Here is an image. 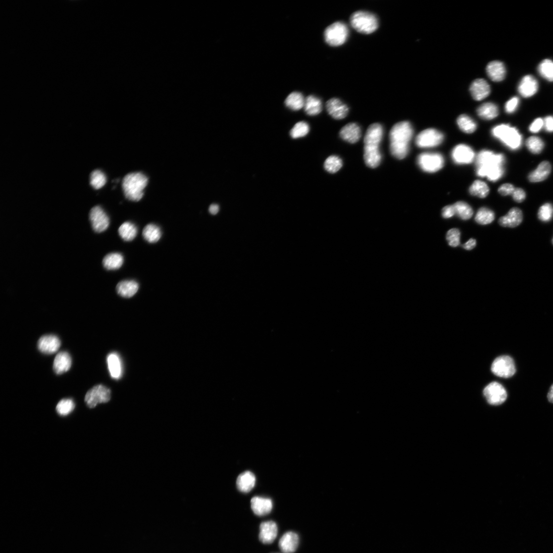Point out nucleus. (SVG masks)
<instances>
[{"label":"nucleus","instance_id":"f257e3e1","mask_svg":"<svg viewBox=\"0 0 553 553\" xmlns=\"http://www.w3.org/2000/svg\"><path fill=\"white\" fill-rule=\"evenodd\" d=\"M504 156L495 154L489 150L481 151L476 158V171L481 178L486 177L490 181L497 182L504 172Z\"/></svg>","mask_w":553,"mask_h":553},{"label":"nucleus","instance_id":"f03ea898","mask_svg":"<svg viewBox=\"0 0 553 553\" xmlns=\"http://www.w3.org/2000/svg\"><path fill=\"white\" fill-rule=\"evenodd\" d=\"M382 126L378 123L371 124L365 136L364 158L367 165L375 168L380 165L382 155L380 145L383 136Z\"/></svg>","mask_w":553,"mask_h":553},{"label":"nucleus","instance_id":"7ed1b4c3","mask_svg":"<svg viewBox=\"0 0 553 553\" xmlns=\"http://www.w3.org/2000/svg\"><path fill=\"white\" fill-rule=\"evenodd\" d=\"M413 134V127L409 122H399L393 126L390 134V150L393 157L398 159L406 157Z\"/></svg>","mask_w":553,"mask_h":553},{"label":"nucleus","instance_id":"20e7f679","mask_svg":"<svg viewBox=\"0 0 553 553\" xmlns=\"http://www.w3.org/2000/svg\"><path fill=\"white\" fill-rule=\"evenodd\" d=\"M148 182L147 176L142 173L134 172L126 175L122 183L126 198L131 201H139L144 196Z\"/></svg>","mask_w":553,"mask_h":553},{"label":"nucleus","instance_id":"39448f33","mask_svg":"<svg viewBox=\"0 0 553 553\" xmlns=\"http://www.w3.org/2000/svg\"><path fill=\"white\" fill-rule=\"evenodd\" d=\"M350 24L358 32L364 34L374 32L379 27L378 18L369 11L359 10L352 14Z\"/></svg>","mask_w":553,"mask_h":553},{"label":"nucleus","instance_id":"423d86ee","mask_svg":"<svg viewBox=\"0 0 553 553\" xmlns=\"http://www.w3.org/2000/svg\"><path fill=\"white\" fill-rule=\"evenodd\" d=\"M492 134L512 150H516L521 146V134L515 128L511 127L509 125L501 124L496 126L492 129Z\"/></svg>","mask_w":553,"mask_h":553},{"label":"nucleus","instance_id":"0eeeda50","mask_svg":"<svg viewBox=\"0 0 553 553\" xmlns=\"http://www.w3.org/2000/svg\"><path fill=\"white\" fill-rule=\"evenodd\" d=\"M324 36L325 42L329 45L335 47L341 46L347 41L349 29L344 23L336 22L326 28Z\"/></svg>","mask_w":553,"mask_h":553},{"label":"nucleus","instance_id":"6e6552de","mask_svg":"<svg viewBox=\"0 0 553 553\" xmlns=\"http://www.w3.org/2000/svg\"><path fill=\"white\" fill-rule=\"evenodd\" d=\"M418 163L423 171L434 173L443 167L444 158L439 153H423L419 156Z\"/></svg>","mask_w":553,"mask_h":553},{"label":"nucleus","instance_id":"1a4fd4ad","mask_svg":"<svg viewBox=\"0 0 553 553\" xmlns=\"http://www.w3.org/2000/svg\"><path fill=\"white\" fill-rule=\"evenodd\" d=\"M492 372L499 377L509 378L516 372L515 364L513 359L508 356H502L497 358L492 364Z\"/></svg>","mask_w":553,"mask_h":553},{"label":"nucleus","instance_id":"9d476101","mask_svg":"<svg viewBox=\"0 0 553 553\" xmlns=\"http://www.w3.org/2000/svg\"><path fill=\"white\" fill-rule=\"evenodd\" d=\"M111 391L107 387L98 385L90 390L85 396V401L91 408H95L98 404L107 403L110 401Z\"/></svg>","mask_w":553,"mask_h":553},{"label":"nucleus","instance_id":"9b49d317","mask_svg":"<svg viewBox=\"0 0 553 553\" xmlns=\"http://www.w3.org/2000/svg\"><path fill=\"white\" fill-rule=\"evenodd\" d=\"M444 134L435 129H428L421 132L417 136L416 143L420 148H432L441 145L443 142Z\"/></svg>","mask_w":553,"mask_h":553},{"label":"nucleus","instance_id":"f8f14e48","mask_svg":"<svg viewBox=\"0 0 553 553\" xmlns=\"http://www.w3.org/2000/svg\"><path fill=\"white\" fill-rule=\"evenodd\" d=\"M484 395L488 402L492 405H500L507 398V393L504 387L496 382L487 385L484 391Z\"/></svg>","mask_w":553,"mask_h":553},{"label":"nucleus","instance_id":"ddd939ff","mask_svg":"<svg viewBox=\"0 0 553 553\" xmlns=\"http://www.w3.org/2000/svg\"><path fill=\"white\" fill-rule=\"evenodd\" d=\"M90 220L94 231L102 233L106 230L109 226L110 220L108 216L102 208L97 206L90 211Z\"/></svg>","mask_w":553,"mask_h":553},{"label":"nucleus","instance_id":"4468645a","mask_svg":"<svg viewBox=\"0 0 553 553\" xmlns=\"http://www.w3.org/2000/svg\"><path fill=\"white\" fill-rule=\"evenodd\" d=\"M452 158L457 164H469L473 162L475 159V154L473 149L469 146L460 144L454 148L452 151Z\"/></svg>","mask_w":553,"mask_h":553},{"label":"nucleus","instance_id":"2eb2a0df","mask_svg":"<svg viewBox=\"0 0 553 553\" xmlns=\"http://www.w3.org/2000/svg\"><path fill=\"white\" fill-rule=\"evenodd\" d=\"M327 112L336 120H342L347 116L349 109L347 105L337 98H332L326 104Z\"/></svg>","mask_w":553,"mask_h":553},{"label":"nucleus","instance_id":"dca6fc26","mask_svg":"<svg viewBox=\"0 0 553 553\" xmlns=\"http://www.w3.org/2000/svg\"><path fill=\"white\" fill-rule=\"evenodd\" d=\"M61 346L59 338L55 335H45L40 338L38 343L39 350L45 354H53Z\"/></svg>","mask_w":553,"mask_h":553},{"label":"nucleus","instance_id":"f3484780","mask_svg":"<svg viewBox=\"0 0 553 553\" xmlns=\"http://www.w3.org/2000/svg\"><path fill=\"white\" fill-rule=\"evenodd\" d=\"M538 87V81L535 78L531 75H527L521 80L518 91L523 97L527 98L535 95Z\"/></svg>","mask_w":553,"mask_h":553},{"label":"nucleus","instance_id":"a211bd4d","mask_svg":"<svg viewBox=\"0 0 553 553\" xmlns=\"http://www.w3.org/2000/svg\"><path fill=\"white\" fill-rule=\"evenodd\" d=\"M278 527L273 521H268L261 524L260 539L264 544H270L274 542L277 536Z\"/></svg>","mask_w":553,"mask_h":553},{"label":"nucleus","instance_id":"6ab92c4d","mask_svg":"<svg viewBox=\"0 0 553 553\" xmlns=\"http://www.w3.org/2000/svg\"><path fill=\"white\" fill-rule=\"evenodd\" d=\"M299 543V538L298 534L295 532H288L280 538L279 547L284 553H293L297 550Z\"/></svg>","mask_w":553,"mask_h":553},{"label":"nucleus","instance_id":"aec40b11","mask_svg":"<svg viewBox=\"0 0 553 553\" xmlns=\"http://www.w3.org/2000/svg\"><path fill=\"white\" fill-rule=\"evenodd\" d=\"M361 129L356 123H351L343 127L340 132L341 138L350 144H355L361 137Z\"/></svg>","mask_w":553,"mask_h":553},{"label":"nucleus","instance_id":"412c9836","mask_svg":"<svg viewBox=\"0 0 553 553\" xmlns=\"http://www.w3.org/2000/svg\"><path fill=\"white\" fill-rule=\"evenodd\" d=\"M473 98L476 101H481L490 95L491 88L487 81L482 79L475 80L470 88Z\"/></svg>","mask_w":553,"mask_h":553},{"label":"nucleus","instance_id":"4be33fe9","mask_svg":"<svg viewBox=\"0 0 553 553\" xmlns=\"http://www.w3.org/2000/svg\"><path fill=\"white\" fill-rule=\"evenodd\" d=\"M251 508L257 516H263L268 514L273 508L271 500L261 497H254L251 501Z\"/></svg>","mask_w":553,"mask_h":553},{"label":"nucleus","instance_id":"5701e85b","mask_svg":"<svg viewBox=\"0 0 553 553\" xmlns=\"http://www.w3.org/2000/svg\"><path fill=\"white\" fill-rule=\"evenodd\" d=\"M523 219L522 211L519 208H514L509 211L507 215L501 217L499 222L503 227L515 228L521 224Z\"/></svg>","mask_w":553,"mask_h":553},{"label":"nucleus","instance_id":"b1692460","mask_svg":"<svg viewBox=\"0 0 553 553\" xmlns=\"http://www.w3.org/2000/svg\"><path fill=\"white\" fill-rule=\"evenodd\" d=\"M72 366V358L67 352L58 353L53 362V369L57 374L67 372Z\"/></svg>","mask_w":553,"mask_h":553},{"label":"nucleus","instance_id":"393cba45","mask_svg":"<svg viewBox=\"0 0 553 553\" xmlns=\"http://www.w3.org/2000/svg\"><path fill=\"white\" fill-rule=\"evenodd\" d=\"M139 289V285L134 280L122 281L116 286L117 293L122 297L130 298L135 295Z\"/></svg>","mask_w":553,"mask_h":553},{"label":"nucleus","instance_id":"a878e982","mask_svg":"<svg viewBox=\"0 0 553 553\" xmlns=\"http://www.w3.org/2000/svg\"><path fill=\"white\" fill-rule=\"evenodd\" d=\"M487 73L489 78L494 81L503 80L506 75V69L504 64L500 61H493L487 67Z\"/></svg>","mask_w":553,"mask_h":553},{"label":"nucleus","instance_id":"bb28decb","mask_svg":"<svg viewBox=\"0 0 553 553\" xmlns=\"http://www.w3.org/2000/svg\"><path fill=\"white\" fill-rule=\"evenodd\" d=\"M549 162L545 161L539 164L537 168L528 175V180L532 183L542 182L546 180L551 172Z\"/></svg>","mask_w":553,"mask_h":553},{"label":"nucleus","instance_id":"cd10ccee","mask_svg":"<svg viewBox=\"0 0 553 553\" xmlns=\"http://www.w3.org/2000/svg\"><path fill=\"white\" fill-rule=\"evenodd\" d=\"M256 477L250 472H245L239 475L237 484L238 490L242 492H250L254 487Z\"/></svg>","mask_w":553,"mask_h":553},{"label":"nucleus","instance_id":"c85d7f7f","mask_svg":"<svg viewBox=\"0 0 553 553\" xmlns=\"http://www.w3.org/2000/svg\"><path fill=\"white\" fill-rule=\"evenodd\" d=\"M477 113L482 119L491 120L499 115V110L495 104L486 103L480 105L477 109Z\"/></svg>","mask_w":553,"mask_h":553},{"label":"nucleus","instance_id":"c756f323","mask_svg":"<svg viewBox=\"0 0 553 553\" xmlns=\"http://www.w3.org/2000/svg\"><path fill=\"white\" fill-rule=\"evenodd\" d=\"M107 363L111 377L119 379L122 374V367L120 358L116 353H111L107 357Z\"/></svg>","mask_w":553,"mask_h":553},{"label":"nucleus","instance_id":"7c9ffc66","mask_svg":"<svg viewBox=\"0 0 553 553\" xmlns=\"http://www.w3.org/2000/svg\"><path fill=\"white\" fill-rule=\"evenodd\" d=\"M304 111L308 115L315 116L319 114L322 109L321 100L314 96H310L305 100Z\"/></svg>","mask_w":553,"mask_h":553},{"label":"nucleus","instance_id":"2f4dec72","mask_svg":"<svg viewBox=\"0 0 553 553\" xmlns=\"http://www.w3.org/2000/svg\"><path fill=\"white\" fill-rule=\"evenodd\" d=\"M124 263L123 256L118 253H110L105 256L103 261L104 267L108 270H116Z\"/></svg>","mask_w":553,"mask_h":553},{"label":"nucleus","instance_id":"473e14b6","mask_svg":"<svg viewBox=\"0 0 553 553\" xmlns=\"http://www.w3.org/2000/svg\"><path fill=\"white\" fill-rule=\"evenodd\" d=\"M305 100L302 94L293 92L290 94L285 101L286 106L293 111H298L304 108Z\"/></svg>","mask_w":553,"mask_h":553},{"label":"nucleus","instance_id":"72a5a7b5","mask_svg":"<svg viewBox=\"0 0 553 553\" xmlns=\"http://www.w3.org/2000/svg\"><path fill=\"white\" fill-rule=\"evenodd\" d=\"M119 233L121 237L126 241H132L137 236V228L136 226L131 222H126L123 223L119 229Z\"/></svg>","mask_w":553,"mask_h":553},{"label":"nucleus","instance_id":"f704fd0d","mask_svg":"<svg viewBox=\"0 0 553 553\" xmlns=\"http://www.w3.org/2000/svg\"><path fill=\"white\" fill-rule=\"evenodd\" d=\"M161 234L160 228L152 223L147 225L143 231L144 238L150 243L158 242L161 237Z\"/></svg>","mask_w":553,"mask_h":553},{"label":"nucleus","instance_id":"c9c22d12","mask_svg":"<svg viewBox=\"0 0 553 553\" xmlns=\"http://www.w3.org/2000/svg\"><path fill=\"white\" fill-rule=\"evenodd\" d=\"M457 123L461 130L466 133H473L476 130V123L467 115L462 114L459 116Z\"/></svg>","mask_w":553,"mask_h":553},{"label":"nucleus","instance_id":"e433bc0d","mask_svg":"<svg viewBox=\"0 0 553 553\" xmlns=\"http://www.w3.org/2000/svg\"><path fill=\"white\" fill-rule=\"evenodd\" d=\"M455 215L464 220L472 217L474 211L467 203L464 202H458L453 205Z\"/></svg>","mask_w":553,"mask_h":553},{"label":"nucleus","instance_id":"4c0bfd02","mask_svg":"<svg viewBox=\"0 0 553 553\" xmlns=\"http://www.w3.org/2000/svg\"><path fill=\"white\" fill-rule=\"evenodd\" d=\"M489 187L487 184L479 180L474 181L469 188V192L471 195L481 198L486 197L489 194Z\"/></svg>","mask_w":553,"mask_h":553},{"label":"nucleus","instance_id":"58836bf2","mask_svg":"<svg viewBox=\"0 0 553 553\" xmlns=\"http://www.w3.org/2000/svg\"><path fill=\"white\" fill-rule=\"evenodd\" d=\"M495 219L493 211L485 207L480 208L475 216V220L480 225H487L492 223Z\"/></svg>","mask_w":553,"mask_h":553},{"label":"nucleus","instance_id":"ea45409f","mask_svg":"<svg viewBox=\"0 0 553 553\" xmlns=\"http://www.w3.org/2000/svg\"><path fill=\"white\" fill-rule=\"evenodd\" d=\"M539 75L549 81H553V61L546 59L541 62L538 67Z\"/></svg>","mask_w":553,"mask_h":553},{"label":"nucleus","instance_id":"a19ab883","mask_svg":"<svg viewBox=\"0 0 553 553\" xmlns=\"http://www.w3.org/2000/svg\"><path fill=\"white\" fill-rule=\"evenodd\" d=\"M528 150L533 154H539L544 148L545 144L542 139L537 136L528 138L526 142Z\"/></svg>","mask_w":553,"mask_h":553},{"label":"nucleus","instance_id":"79ce46f5","mask_svg":"<svg viewBox=\"0 0 553 553\" xmlns=\"http://www.w3.org/2000/svg\"><path fill=\"white\" fill-rule=\"evenodd\" d=\"M343 166V162L339 157L332 156L328 157L324 162V168L329 173H335Z\"/></svg>","mask_w":553,"mask_h":553},{"label":"nucleus","instance_id":"37998d69","mask_svg":"<svg viewBox=\"0 0 553 553\" xmlns=\"http://www.w3.org/2000/svg\"><path fill=\"white\" fill-rule=\"evenodd\" d=\"M75 408L74 402L71 399H63L56 406L57 413L62 416H66L72 413Z\"/></svg>","mask_w":553,"mask_h":553},{"label":"nucleus","instance_id":"c03bdc74","mask_svg":"<svg viewBox=\"0 0 553 553\" xmlns=\"http://www.w3.org/2000/svg\"><path fill=\"white\" fill-rule=\"evenodd\" d=\"M310 132V127L307 123L300 122L292 128L290 135L292 138L297 139L307 135Z\"/></svg>","mask_w":553,"mask_h":553},{"label":"nucleus","instance_id":"a18cd8bd","mask_svg":"<svg viewBox=\"0 0 553 553\" xmlns=\"http://www.w3.org/2000/svg\"><path fill=\"white\" fill-rule=\"evenodd\" d=\"M106 177L102 171H93L90 176V184L96 189H100L106 183Z\"/></svg>","mask_w":553,"mask_h":553},{"label":"nucleus","instance_id":"49530a36","mask_svg":"<svg viewBox=\"0 0 553 553\" xmlns=\"http://www.w3.org/2000/svg\"><path fill=\"white\" fill-rule=\"evenodd\" d=\"M538 217L544 222L550 221L553 217V206L549 203L541 206L538 211Z\"/></svg>","mask_w":553,"mask_h":553},{"label":"nucleus","instance_id":"de8ad7c7","mask_svg":"<svg viewBox=\"0 0 553 553\" xmlns=\"http://www.w3.org/2000/svg\"><path fill=\"white\" fill-rule=\"evenodd\" d=\"M461 232L457 229H452L448 231L446 235V239L448 244L452 247H457L460 244Z\"/></svg>","mask_w":553,"mask_h":553},{"label":"nucleus","instance_id":"09e8293b","mask_svg":"<svg viewBox=\"0 0 553 553\" xmlns=\"http://www.w3.org/2000/svg\"><path fill=\"white\" fill-rule=\"evenodd\" d=\"M520 99L519 98L514 97L510 99L505 105V110L508 113H512L514 112L520 104Z\"/></svg>","mask_w":553,"mask_h":553},{"label":"nucleus","instance_id":"8fccbe9b","mask_svg":"<svg viewBox=\"0 0 553 553\" xmlns=\"http://www.w3.org/2000/svg\"><path fill=\"white\" fill-rule=\"evenodd\" d=\"M515 188L510 184H505L501 185L499 189V193L502 196L512 195Z\"/></svg>","mask_w":553,"mask_h":553},{"label":"nucleus","instance_id":"3c124183","mask_svg":"<svg viewBox=\"0 0 553 553\" xmlns=\"http://www.w3.org/2000/svg\"><path fill=\"white\" fill-rule=\"evenodd\" d=\"M514 201L517 203H522L526 199V194L521 188H516L512 194Z\"/></svg>","mask_w":553,"mask_h":553},{"label":"nucleus","instance_id":"603ef678","mask_svg":"<svg viewBox=\"0 0 553 553\" xmlns=\"http://www.w3.org/2000/svg\"><path fill=\"white\" fill-rule=\"evenodd\" d=\"M544 126V121L542 119H536L529 127V131L532 133L538 132Z\"/></svg>","mask_w":553,"mask_h":553},{"label":"nucleus","instance_id":"864d4df0","mask_svg":"<svg viewBox=\"0 0 553 553\" xmlns=\"http://www.w3.org/2000/svg\"><path fill=\"white\" fill-rule=\"evenodd\" d=\"M442 216L443 218L447 219L452 217L455 215V210L453 205H449L445 207L442 209Z\"/></svg>","mask_w":553,"mask_h":553},{"label":"nucleus","instance_id":"5fc2aeb1","mask_svg":"<svg viewBox=\"0 0 553 553\" xmlns=\"http://www.w3.org/2000/svg\"><path fill=\"white\" fill-rule=\"evenodd\" d=\"M544 121L546 131L549 132H553V117L547 116Z\"/></svg>","mask_w":553,"mask_h":553},{"label":"nucleus","instance_id":"6e6d98bb","mask_svg":"<svg viewBox=\"0 0 553 553\" xmlns=\"http://www.w3.org/2000/svg\"><path fill=\"white\" fill-rule=\"evenodd\" d=\"M476 245V241L475 239L472 238L468 241L465 244L463 245V248L466 250H472L474 249Z\"/></svg>","mask_w":553,"mask_h":553},{"label":"nucleus","instance_id":"4d7b16f0","mask_svg":"<svg viewBox=\"0 0 553 553\" xmlns=\"http://www.w3.org/2000/svg\"><path fill=\"white\" fill-rule=\"evenodd\" d=\"M219 207L218 205L213 204L210 206L209 208V211L211 214L216 215L218 213Z\"/></svg>","mask_w":553,"mask_h":553},{"label":"nucleus","instance_id":"13d9d810","mask_svg":"<svg viewBox=\"0 0 553 553\" xmlns=\"http://www.w3.org/2000/svg\"><path fill=\"white\" fill-rule=\"evenodd\" d=\"M548 398L550 402L553 403V384L551 386L548 394Z\"/></svg>","mask_w":553,"mask_h":553},{"label":"nucleus","instance_id":"bf43d9fd","mask_svg":"<svg viewBox=\"0 0 553 553\" xmlns=\"http://www.w3.org/2000/svg\"><path fill=\"white\" fill-rule=\"evenodd\" d=\"M552 242H553V240H552Z\"/></svg>","mask_w":553,"mask_h":553}]
</instances>
